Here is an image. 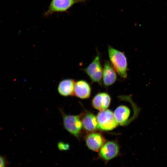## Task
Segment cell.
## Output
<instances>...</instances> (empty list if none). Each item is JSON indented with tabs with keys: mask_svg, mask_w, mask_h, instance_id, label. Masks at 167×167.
<instances>
[{
	"mask_svg": "<svg viewBox=\"0 0 167 167\" xmlns=\"http://www.w3.org/2000/svg\"><path fill=\"white\" fill-rule=\"evenodd\" d=\"M108 53L111 63L116 71L122 78L127 77V63L124 53L113 48L108 47Z\"/></svg>",
	"mask_w": 167,
	"mask_h": 167,
	"instance_id": "cell-1",
	"label": "cell"
},
{
	"mask_svg": "<svg viewBox=\"0 0 167 167\" xmlns=\"http://www.w3.org/2000/svg\"><path fill=\"white\" fill-rule=\"evenodd\" d=\"M61 111L64 128L68 132L78 139L83 127L80 116L68 115L62 111Z\"/></svg>",
	"mask_w": 167,
	"mask_h": 167,
	"instance_id": "cell-2",
	"label": "cell"
},
{
	"mask_svg": "<svg viewBox=\"0 0 167 167\" xmlns=\"http://www.w3.org/2000/svg\"><path fill=\"white\" fill-rule=\"evenodd\" d=\"M96 117L98 128L100 130L105 131L112 130L118 124L113 113L109 109L100 111Z\"/></svg>",
	"mask_w": 167,
	"mask_h": 167,
	"instance_id": "cell-3",
	"label": "cell"
},
{
	"mask_svg": "<svg viewBox=\"0 0 167 167\" xmlns=\"http://www.w3.org/2000/svg\"><path fill=\"white\" fill-rule=\"evenodd\" d=\"M120 147L114 141L105 142L98 152V157L106 163L116 158L120 154Z\"/></svg>",
	"mask_w": 167,
	"mask_h": 167,
	"instance_id": "cell-4",
	"label": "cell"
},
{
	"mask_svg": "<svg viewBox=\"0 0 167 167\" xmlns=\"http://www.w3.org/2000/svg\"><path fill=\"white\" fill-rule=\"evenodd\" d=\"M88 0H51L44 15L48 16L53 13L67 11L74 4L85 2Z\"/></svg>",
	"mask_w": 167,
	"mask_h": 167,
	"instance_id": "cell-5",
	"label": "cell"
},
{
	"mask_svg": "<svg viewBox=\"0 0 167 167\" xmlns=\"http://www.w3.org/2000/svg\"><path fill=\"white\" fill-rule=\"evenodd\" d=\"M84 71L92 82L101 84L103 69L99 54H97L92 61L84 69Z\"/></svg>",
	"mask_w": 167,
	"mask_h": 167,
	"instance_id": "cell-6",
	"label": "cell"
},
{
	"mask_svg": "<svg viewBox=\"0 0 167 167\" xmlns=\"http://www.w3.org/2000/svg\"><path fill=\"white\" fill-rule=\"evenodd\" d=\"M85 141L88 148L95 152H98L106 142L101 133L95 131L90 132L86 136Z\"/></svg>",
	"mask_w": 167,
	"mask_h": 167,
	"instance_id": "cell-7",
	"label": "cell"
},
{
	"mask_svg": "<svg viewBox=\"0 0 167 167\" xmlns=\"http://www.w3.org/2000/svg\"><path fill=\"white\" fill-rule=\"evenodd\" d=\"M113 113L117 122L121 126L128 125L134 120L130 117L131 113L130 109L124 105L118 106Z\"/></svg>",
	"mask_w": 167,
	"mask_h": 167,
	"instance_id": "cell-8",
	"label": "cell"
},
{
	"mask_svg": "<svg viewBox=\"0 0 167 167\" xmlns=\"http://www.w3.org/2000/svg\"><path fill=\"white\" fill-rule=\"evenodd\" d=\"M116 71L109 61H106L103 69L102 79L104 85L108 87L113 84L117 79Z\"/></svg>",
	"mask_w": 167,
	"mask_h": 167,
	"instance_id": "cell-9",
	"label": "cell"
},
{
	"mask_svg": "<svg viewBox=\"0 0 167 167\" xmlns=\"http://www.w3.org/2000/svg\"><path fill=\"white\" fill-rule=\"evenodd\" d=\"M109 95L105 92H100L96 94L92 101V106L95 109L102 111L107 109L111 102Z\"/></svg>",
	"mask_w": 167,
	"mask_h": 167,
	"instance_id": "cell-10",
	"label": "cell"
},
{
	"mask_svg": "<svg viewBox=\"0 0 167 167\" xmlns=\"http://www.w3.org/2000/svg\"><path fill=\"white\" fill-rule=\"evenodd\" d=\"M91 92L90 84L86 81L80 80L75 82L74 88V95L81 99L89 97Z\"/></svg>",
	"mask_w": 167,
	"mask_h": 167,
	"instance_id": "cell-11",
	"label": "cell"
},
{
	"mask_svg": "<svg viewBox=\"0 0 167 167\" xmlns=\"http://www.w3.org/2000/svg\"><path fill=\"white\" fill-rule=\"evenodd\" d=\"M75 83L73 79H65L62 80L59 82L58 86V93L64 96L74 95Z\"/></svg>",
	"mask_w": 167,
	"mask_h": 167,
	"instance_id": "cell-12",
	"label": "cell"
},
{
	"mask_svg": "<svg viewBox=\"0 0 167 167\" xmlns=\"http://www.w3.org/2000/svg\"><path fill=\"white\" fill-rule=\"evenodd\" d=\"M81 120L83 127L86 131L90 132H94L98 129L96 117L91 112L85 113Z\"/></svg>",
	"mask_w": 167,
	"mask_h": 167,
	"instance_id": "cell-13",
	"label": "cell"
},
{
	"mask_svg": "<svg viewBox=\"0 0 167 167\" xmlns=\"http://www.w3.org/2000/svg\"><path fill=\"white\" fill-rule=\"evenodd\" d=\"M57 146L58 149L61 151H67L69 150L70 148L69 143L62 141L58 142Z\"/></svg>",
	"mask_w": 167,
	"mask_h": 167,
	"instance_id": "cell-14",
	"label": "cell"
},
{
	"mask_svg": "<svg viewBox=\"0 0 167 167\" xmlns=\"http://www.w3.org/2000/svg\"><path fill=\"white\" fill-rule=\"evenodd\" d=\"M7 162L5 157L0 155V167H6Z\"/></svg>",
	"mask_w": 167,
	"mask_h": 167,
	"instance_id": "cell-15",
	"label": "cell"
}]
</instances>
